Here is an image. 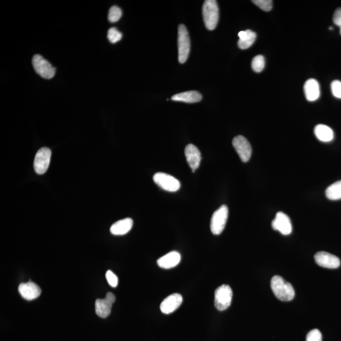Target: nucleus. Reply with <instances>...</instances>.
<instances>
[{
    "label": "nucleus",
    "instance_id": "obj_22",
    "mask_svg": "<svg viewBox=\"0 0 341 341\" xmlns=\"http://www.w3.org/2000/svg\"><path fill=\"white\" fill-rule=\"evenodd\" d=\"M325 195L329 200H340L341 199V180L330 185L325 191Z\"/></svg>",
    "mask_w": 341,
    "mask_h": 341
},
{
    "label": "nucleus",
    "instance_id": "obj_26",
    "mask_svg": "<svg viewBox=\"0 0 341 341\" xmlns=\"http://www.w3.org/2000/svg\"><path fill=\"white\" fill-rule=\"evenodd\" d=\"M252 2L265 12H269L272 10L273 2L271 0H253Z\"/></svg>",
    "mask_w": 341,
    "mask_h": 341
},
{
    "label": "nucleus",
    "instance_id": "obj_27",
    "mask_svg": "<svg viewBox=\"0 0 341 341\" xmlns=\"http://www.w3.org/2000/svg\"><path fill=\"white\" fill-rule=\"evenodd\" d=\"M322 335L318 329L311 330L306 335V341H322Z\"/></svg>",
    "mask_w": 341,
    "mask_h": 341
},
{
    "label": "nucleus",
    "instance_id": "obj_30",
    "mask_svg": "<svg viewBox=\"0 0 341 341\" xmlns=\"http://www.w3.org/2000/svg\"><path fill=\"white\" fill-rule=\"evenodd\" d=\"M333 22H334L335 25L341 27V8H338L335 10L334 16H333Z\"/></svg>",
    "mask_w": 341,
    "mask_h": 341
},
{
    "label": "nucleus",
    "instance_id": "obj_18",
    "mask_svg": "<svg viewBox=\"0 0 341 341\" xmlns=\"http://www.w3.org/2000/svg\"><path fill=\"white\" fill-rule=\"evenodd\" d=\"M133 224V220L131 218L120 220L111 225L110 232L114 235H124L132 229Z\"/></svg>",
    "mask_w": 341,
    "mask_h": 341
},
{
    "label": "nucleus",
    "instance_id": "obj_3",
    "mask_svg": "<svg viewBox=\"0 0 341 341\" xmlns=\"http://www.w3.org/2000/svg\"><path fill=\"white\" fill-rule=\"evenodd\" d=\"M178 60L180 64L187 61L190 51V39L187 28L183 24L178 27Z\"/></svg>",
    "mask_w": 341,
    "mask_h": 341
},
{
    "label": "nucleus",
    "instance_id": "obj_5",
    "mask_svg": "<svg viewBox=\"0 0 341 341\" xmlns=\"http://www.w3.org/2000/svg\"><path fill=\"white\" fill-rule=\"evenodd\" d=\"M33 65L36 73L45 79H51L56 73V68L52 67L50 63L41 55H34Z\"/></svg>",
    "mask_w": 341,
    "mask_h": 341
},
{
    "label": "nucleus",
    "instance_id": "obj_7",
    "mask_svg": "<svg viewBox=\"0 0 341 341\" xmlns=\"http://www.w3.org/2000/svg\"><path fill=\"white\" fill-rule=\"evenodd\" d=\"M153 180L160 188L163 190L175 192L180 188L181 184L177 178L164 173H157L154 175Z\"/></svg>",
    "mask_w": 341,
    "mask_h": 341
},
{
    "label": "nucleus",
    "instance_id": "obj_20",
    "mask_svg": "<svg viewBox=\"0 0 341 341\" xmlns=\"http://www.w3.org/2000/svg\"><path fill=\"white\" fill-rule=\"evenodd\" d=\"M239 41L238 45L239 48L241 49H246L250 48L255 42L257 34L251 30H246L245 31H240L238 33Z\"/></svg>",
    "mask_w": 341,
    "mask_h": 341
},
{
    "label": "nucleus",
    "instance_id": "obj_16",
    "mask_svg": "<svg viewBox=\"0 0 341 341\" xmlns=\"http://www.w3.org/2000/svg\"><path fill=\"white\" fill-rule=\"evenodd\" d=\"M181 261L180 254L173 251L157 260V265L162 269H168L178 266Z\"/></svg>",
    "mask_w": 341,
    "mask_h": 341
},
{
    "label": "nucleus",
    "instance_id": "obj_1",
    "mask_svg": "<svg viewBox=\"0 0 341 341\" xmlns=\"http://www.w3.org/2000/svg\"><path fill=\"white\" fill-rule=\"evenodd\" d=\"M271 286L274 295L280 301H290L295 297V292L293 286L279 275H275L272 278Z\"/></svg>",
    "mask_w": 341,
    "mask_h": 341
},
{
    "label": "nucleus",
    "instance_id": "obj_12",
    "mask_svg": "<svg viewBox=\"0 0 341 341\" xmlns=\"http://www.w3.org/2000/svg\"><path fill=\"white\" fill-rule=\"evenodd\" d=\"M314 257L317 264L324 268L337 269L340 265V260L337 257L326 251H319Z\"/></svg>",
    "mask_w": 341,
    "mask_h": 341
},
{
    "label": "nucleus",
    "instance_id": "obj_17",
    "mask_svg": "<svg viewBox=\"0 0 341 341\" xmlns=\"http://www.w3.org/2000/svg\"><path fill=\"white\" fill-rule=\"evenodd\" d=\"M304 92H305L306 98L308 101L312 102L317 100L321 94L319 82L314 78L307 80L304 85Z\"/></svg>",
    "mask_w": 341,
    "mask_h": 341
},
{
    "label": "nucleus",
    "instance_id": "obj_29",
    "mask_svg": "<svg viewBox=\"0 0 341 341\" xmlns=\"http://www.w3.org/2000/svg\"><path fill=\"white\" fill-rule=\"evenodd\" d=\"M106 279L109 285L112 288L117 287L119 284V279L116 275L111 271H107L106 274Z\"/></svg>",
    "mask_w": 341,
    "mask_h": 341
},
{
    "label": "nucleus",
    "instance_id": "obj_19",
    "mask_svg": "<svg viewBox=\"0 0 341 341\" xmlns=\"http://www.w3.org/2000/svg\"><path fill=\"white\" fill-rule=\"evenodd\" d=\"M203 99L201 94L197 91H191L184 93L175 94L172 98L173 101L187 102V103H195L200 102Z\"/></svg>",
    "mask_w": 341,
    "mask_h": 341
},
{
    "label": "nucleus",
    "instance_id": "obj_14",
    "mask_svg": "<svg viewBox=\"0 0 341 341\" xmlns=\"http://www.w3.org/2000/svg\"><path fill=\"white\" fill-rule=\"evenodd\" d=\"M18 291L23 298L29 301L38 298L41 293V288L31 281L21 283L18 287Z\"/></svg>",
    "mask_w": 341,
    "mask_h": 341
},
{
    "label": "nucleus",
    "instance_id": "obj_28",
    "mask_svg": "<svg viewBox=\"0 0 341 341\" xmlns=\"http://www.w3.org/2000/svg\"><path fill=\"white\" fill-rule=\"evenodd\" d=\"M331 91L333 95L335 98L341 99V82L339 80H334L331 83Z\"/></svg>",
    "mask_w": 341,
    "mask_h": 341
},
{
    "label": "nucleus",
    "instance_id": "obj_32",
    "mask_svg": "<svg viewBox=\"0 0 341 341\" xmlns=\"http://www.w3.org/2000/svg\"><path fill=\"white\" fill-rule=\"evenodd\" d=\"M340 33L341 34V27H340Z\"/></svg>",
    "mask_w": 341,
    "mask_h": 341
},
{
    "label": "nucleus",
    "instance_id": "obj_10",
    "mask_svg": "<svg viewBox=\"0 0 341 341\" xmlns=\"http://www.w3.org/2000/svg\"><path fill=\"white\" fill-rule=\"evenodd\" d=\"M116 300L115 296L112 293H107L104 299H98L96 301V313L101 318H106L111 314L112 304Z\"/></svg>",
    "mask_w": 341,
    "mask_h": 341
},
{
    "label": "nucleus",
    "instance_id": "obj_6",
    "mask_svg": "<svg viewBox=\"0 0 341 341\" xmlns=\"http://www.w3.org/2000/svg\"><path fill=\"white\" fill-rule=\"evenodd\" d=\"M228 217V208L225 205L214 212L211 221V230L215 235H219L224 230Z\"/></svg>",
    "mask_w": 341,
    "mask_h": 341
},
{
    "label": "nucleus",
    "instance_id": "obj_8",
    "mask_svg": "<svg viewBox=\"0 0 341 341\" xmlns=\"http://www.w3.org/2000/svg\"><path fill=\"white\" fill-rule=\"evenodd\" d=\"M51 151L47 148H43L36 153L34 167L37 174L43 175L48 170L50 163Z\"/></svg>",
    "mask_w": 341,
    "mask_h": 341
},
{
    "label": "nucleus",
    "instance_id": "obj_9",
    "mask_svg": "<svg viewBox=\"0 0 341 341\" xmlns=\"http://www.w3.org/2000/svg\"><path fill=\"white\" fill-rule=\"evenodd\" d=\"M233 146L240 156L241 161L246 162L250 160L252 149L247 139L242 135L235 136L233 140Z\"/></svg>",
    "mask_w": 341,
    "mask_h": 341
},
{
    "label": "nucleus",
    "instance_id": "obj_15",
    "mask_svg": "<svg viewBox=\"0 0 341 341\" xmlns=\"http://www.w3.org/2000/svg\"><path fill=\"white\" fill-rule=\"evenodd\" d=\"M185 154L189 166L193 172H195L200 166L202 159L201 152L193 144H188L185 148Z\"/></svg>",
    "mask_w": 341,
    "mask_h": 341
},
{
    "label": "nucleus",
    "instance_id": "obj_25",
    "mask_svg": "<svg viewBox=\"0 0 341 341\" xmlns=\"http://www.w3.org/2000/svg\"><path fill=\"white\" fill-rule=\"evenodd\" d=\"M107 38L111 43H117L122 39V34L117 28L112 27L107 32Z\"/></svg>",
    "mask_w": 341,
    "mask_h": 341
},
{
    "label": "nucleus",
    "instance_id": "obj_11",
    "mask_svg": "<svg viewBox=\"0 0 341 341\" xmlns=\"http://www.w3.org/2000/svg\"><path fill=\"white\" fill-rule=\"evenodd\" d=\"M272 227L283 235H289L292 232V224L290 217L282 212H277L272 222Z\"/></svg>",
    "mask_w": 341,
    "mask_h": 341
},
{
    "label": "nucleus",
    "instance_id": "obj_23",
    "mask_svg": "<svg viewBox=\"0 0 341 341\" xmlns=\"http://www.w3.org/2000/svg\"><path fill=\"white\" fill-rule=\"evenodd\" d=\"M265 59L262 55H258L253 58L252 62H251V67L254 72L257 73L261 72L264 70L265 67Z\"/></svg>",
    "mask_w": 341,
    "mask_h": 341
},
{
    "label": "nucleus",
    "instance_id": "obj_2",
    "mask_svg": "<svg viewBox=\"0 0 341 341\" xmlns=\"http://www.w3.org/2000/svg\"><path fill=\"white\" fill-rule=\"evenodd\" d=\"M219 7L215 0H206L203 7V15L205 25L207 30L216 29L219 20Z\"/></svg>",
    "mask_w": 341,
    "mask_h": 341
},
{
    "label": "nucleus",
    "instance_id": "obj_21",
    "mask_svg": "<svg viewBox=\"0 0 341 341\" xmlns=\"http://www.w3.org/2000/svg\"><path fill=\"white\" fill-rule=\"evenodd\" d=\"M315 135L319 140L324 143H329L334 139V132L327 125L320 124L314 129Z\"/></svg>",
    "mask_w": 341,
    "mask_h": 341
},
{
    "label": "nucleus",
    "instance_id": "obj_24",
    "mask_svg": "<svg viewBox=\"0 0 341 341\" xmlns=\"http://www.w3.org/2000/svg\"><path fill=\"white\" fill-rule=\"evenodd\" d=\"M122 16V11L119 7L113 6L110 9L108 14V20L110 22H118Z\"/></svg>",
    "mask_w": 341,
    "mask_h": 341
},
{
    "label": "nucleus",
    "instance_id": "obj_13",
    "mask_svg": "<svg viewBox=\"0 0 341 341\" xmlns=\"http://www.w3.org/2000/svg\"><path fill=\"white\" fill-rule=\"evenodd\" d=\"M182 302L183 298L180 294H173L162 301L160 308L164 314H172L179 308Z\"/></svg>",
    "mask_w": 341,
    "mask_h": 341
},
{
    "label": "nucleus",
    "instance_id": "obj_4",
    "mask_svg": "<svg viewBox=\"0 0 341 341\" xmlns=\"http://www.w3.org/2000/svg\"><path fill=\"white\" fill-rule=\"evenodd\" d=\"M233 291L228 285H222L215 291L214 305L219 311H224L232 304Z\"/></svg>",
    "mask_w": 341,
    "mask_h": 341
},
{
    "label": "nucleus",
    "instance_id": "obj_31",
    "mask_svg": "<svg viewBox=\"0 0 341 341\" xmlns=\"http://www.w3.org/2000/svg\"><path fill=\"white\" fill-rule=\"evenodd\" d=\"M329 30H333L332 27H330L329 28Z\"/></svg>",
    "mask_w": 341,
    "mask_h": 341
}]
</instances>
